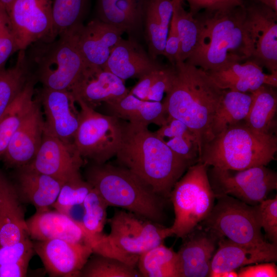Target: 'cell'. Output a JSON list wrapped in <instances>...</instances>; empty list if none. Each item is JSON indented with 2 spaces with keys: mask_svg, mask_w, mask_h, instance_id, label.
Segmentation results:
<instances>
[{
  "mask_svg": "<svg viewBox=\"0 0 277 277\" xmlns=\"http://www.w3.org/2000/svg\"><path fill=\"white\" fill-rule=\"evenodd\" d=\"M124 167L168 199L176 182L192 164L173 152L147 126L123 124L121 145L116 154Z\"/></svg>",
  "mask_w": 277,
  "mask_h": 277,
  "instance_id": "6da1fadb",
  "label": "cell"
},
{
  "mask_svg": "<svg viewBox=\"0 0 277 277\" xmlns=\"http://www.w3.org/2000/svg\"><path fill=\"white\" fill-rule=\"evenodd\" d=\"M174 67L171 86L162 102L168 116L181 121L194 133L200 155L214 137L212 121L225 90L198 67L182 61H177Z\"/></svg>",
  "mask_w": 277,
  "mask_h": 277,
  "instance_id": "7a4b0ae2",
  "label": "cell"
},
{
  "mask_svg": "<svg viewBox=\"0 0 277 277\" xmlns=\"http://www.w3.org/2000/svg\"><path fill=\"white\" fill-rule=\"evenodd\" d=\"M208 12L197 18L200 26L198 44L185 62L209 71L250 59L244 7Z\"/></svg>",
  "mask_w": 277,
  "mask_h": 277,
  "instance_id": "3957f363",
  "label": "cell"
},
{
  "mask_svg": "<svg viewBox=\"0 0 277 277\" xmlns=\"http://www.w3.org/2000/svg\"><path fill=\"white\" fill-rule=\"evenodd\" d=\"M85 177L108 206L121 208L161 224L164 222L167 199L127 168L91 163L86 168Z\"/></svg>",
  "mask_w": 277,
  "mask_h": 277,
  "instance_id": "277c9868",
  "label": "cell"
},
{
  "mask_svg": "<svg viewBox=\"0 0 277 277\" xmlns=\"http://www.w3.org/2000/svg\"><path fill=\"white\" fill-rule=\"evenodd\" d=\"M277 137L275 133H261L244 121L229 126L203 147L198 161L209 166L241 170L275 160Z\"/></svg>",
  "mask_w": 277,
  "mask_h": 277,
  "instance_id": "5b68a950",
  "label": "cell"
},
{
  "mask_svg": "<svg viewBox=\"0 0 277 277\" xmlns=\"http://www.w3.org/2000/svg\"><path fill=\"white\" fill-rule=\"evenodd\" d=\"M110 233L97 236L91 247L93 253L119 260L136 268L138 257L174 235L170 227L125 210H115L107 220Z\"/></svg>",
  "mask_w": 277,
  "mask_h": 277,
  "instance_id": "8992f818",
  "label": "cell"
},
{
  "mask_svg": "<svg viewBox=\"0 0 277 277\" xmlns=\"http://www.w3.org/2000/svg\"><path fill=\"white\" fill-rule=\"evenodd\" d=\"M29 47L26 51L29 67L43 87L69 90L87 66L71 30Z\"/></svg>",
  "mask_w": 277,
  "mask_h": 277,
  "instance_id": "52a82bcc",
  "label": "cell"
},
{
  "mask_svg": "<svg viewBox=\"0 0 277 277\" xmlns=\"http://www.w3.org/2000/svg\"><path fill=\"white\" fill-rule=\"evenodd\" d=\"M209 167L200 162L191 165L171 191L174 220L170 227L178 238L183 239L191 232L213 207L215 195L208 179Z\"/></svg>",
  "mask_w": 277,
  "mask_h": 277,
  "instance_id": "ba28073f",
  "label": "cell"
},
{
  "mask_svg": "<svg viewBox=\"0 0 277 277\" xmlns=\"http://www.w3.org/2000/svg\"><path fill=\"white\" fill-rule=\"evenodd\" d=\"M216 203L202 227L219 239L243 245L266 243L261 231L258 205L247 204L227 195H215Z\"/></svg>",
  "mask_w": 277,
  "mask_h": 277,
  "instance_id": "9c48e42d",
  "label": "cell"
},
{
  "mask_svg": "<svg viewBox=\"0 0 277 277\" xmlns=\"http://www.w3.org/2000/svg\"><path fill=\"white\" fill-rule=\"evenodd\" d=\"M79 124L73 143L84 160L103 164L115 156L122 140L123 124L113 115H105L81 101Z\"/></svg>",
  "mask_w": 277,
  "mask_h": 277,
  "instance_id": "30bf717a",
  "label": "cell"
},
{
  "mask_svg": "<svg viewBox=\"0 0 277 277\" xmlns=\"http://www.w3.org/2000/svg\"><path fill=\"white\" fill-rule=\"evenodd\" d=\"M208 179L215 195H227L255 206L277 189L276 172L261 165L241 170L211 167Z\"/></svg>",
  "mask_w": 277,
  "mask_h": 277,
  "instance_id": "8fae6325",
  "label": "cell"
},
{
  "mask_svg": "<svg viewBox=\"0 0 277 277\" xmlns=\"http://www.w3.org/2000/svg\"><path fill=\"white\" fill-rule=\"evenodd\" d=\"M18 51L52 36V0H14L6 8Z\"/></svg>",
  "mask_w": 277,
  "mask_h": 277,
  "instance_id": "7c38bea8",
  "label": "cell"
},
{
  "mask_svg": "<svg viewBox=\"0 0 277 277\" xmlns=\"http://www.w3.org/2000/svg\"><path fill=\"white\" fill-rule=\"evenodd\" d=\"M244 28L250 58L277 74V13L265 6L251 7Z\"/></svg>",
  "mask_w": 277,
  "mask_h": 277,
  "instance_id": "4fadbf2b",
  "label": "cell"
},
{
  "mask_svg": "<svg viewBox=\"0 0 277 277\" xmlns=\"http://www.w3.org/2000/svg\"><path fill=\"white\" fill-rule=\"evenodd\" d=\"M43 109L44 132L60 140L73 143L80 120V110L68 90L43 87L36 92Z\"/></svg>",
  "mask_w": 277,
  "mask_h": 277,
  "instance_id": "5bb4252c",
  "label": "cell"
},
{
  "mask_svg": "<svg viewBox=\"0 0 277 277\" xmlns=\"http://www.w3.org/2000/svg\"><path fill=\"white\" fill-rule=\"evenodd\" d=\"M83 164L84 159L73 143L64 142L44 132L36 155L27 165L63 184L80 175Z\"/></svg>",
  "mask_w": 277,
  "mask_h": 277,
  "instance_id": "9a60e30c",
  "label": "cell"
},
{
  "mask_svg": "<svg viewBox=\"0 0 277 277\" xmlns=\"http://www.w3.org/2000/svg\"><path fill=\"white\" fill-rule=\"evenodd\" d=\"M34 252L50 276L78 277L93 253L90 246L60 239L33 242Z\"/></svg>",
  "mask_w": 277,
  "mask_h": 277,
  "instance_id": "2e32d148",
  "label": "cell"
},
{
  "mask_svg": "<svg viewBox=\"0 0 277 277\" xmlns=\"http://www.w3.org/2000/svg\"><path fill=\"white\" fill-rule=\"evenodd\" d=\"M69 91L76 101H81L95 109L102 103L123 98L130 90L124 81L104 66H86Z\"/></svg>",
  "mask_w": 277,
  "mask_h": 277,
  "instance_id": "e0dca14e",
  "label": "cell"
},
{
  "mask_svg": "<svg viewBox=\"0 0 277 277\" xmlns=\"http://www.w3.org/2000/svg\"><path fill=\"white\" fill-rule=\"evenodd\" d=\"M35 98L33 107L0 157L10 168L15 169L29 165L34 159L42 144L44 118L41 105L36 96Z\"/></svg>",
  "mask_w": 277,
  "mask_h": 277,
  "instance_id": "ac0fdd59",
  "label": "cell"
},
{
  "mask_svg": "<svg viewBox=\"0 0 277 277\" xmlns=\"http://www.w3.org/2000/svg\"><path fill=\"white\" fill-rule=\"evenodd\" d=\"M71 30L85 64L94 67L104 66L124 33L121 30L98 18Z\"/></svg>",
  "mask_w": 277,
  "mask_h": 277,
  "instance_id": "d6986e66",
  "label": "cell"
},
{
  "mask_svg": "<svg viewBox=\"0 0 277 277\" xmlns=\"http://www.w3.org/2000/svg\"><path fill=\"white\" fill-rule=\"evenodd\" d=\"M26 223L29 235L34 241L60 239L91 247L93 236L85 230L81 221L57 210L36 211Z\"/></svg>",
  "mask_w": 277,
  "mask_h": 277,
  "instance_id": "ffe728a7",
  "label": "cell"
},
{
  "mask_svg": "<svg viewBox=\"0 0 277 277\" xmlns=\"http://www.w3.org/2000/svg\"><path fill=\"white\" fill-rule=\"evenodd\" d=\"M183 239L176 252L180 277L209 276L211 262L219 239L197 226Z\"/></svg>",
  "mask_w": 277,
  "mask_h": 277,
  "instance_id": "44dd1931",
  "label": "cell"
},
{
  "mask_svg": "<svg viewBox=\"0 0 277 277\" xmlns=\"http://www.w3.org/2000/svg\"><path fill=\"white\" fill-rule=\"evenodd\" d=\"M217 247L211 262L210 277H219L223 272L246 265L277 260V245L270 242L249 245L220 239Z\"/></svg>",
  "mask_w": 277,
  "mask_h": 277,
  "instance_id": "7402d4cb",
  "label": "cell"
},
{
  "mask_svg": "<svg viewBox=\"0 0 277 277\" xmlns=\"http://www.w3.org/2000/svg\"><path fill=\"white\" fill-rule=\"evenodd\" d=\"M13 182L0 169V245H12L29 236L25 209Z\"/></svg>",
  "mask_w": 277,
  "mask_h": 277,
  "instance_id": "603a6c76",
  "label": "cell"
},
{
  "mask_svg": "<svg viewBox=\"0 0 277 277\" xmlns=\"http://www.w3.org/2000/svg\"><path fill=\"white\" fill-rule=\"evenodd\" d=\"M220 88L245 93L254 91L263 85L276 88L277 74H266L253 60L236 62L217 69L206 71Z\"/></svg>",
  "mask_w": 277,
  "mask_h": 277,
  "instance_id": "cb8c5ba5",
  "label": "cell"
},
{
  "mask_svg": "<svg viewBox=\"0 0 277 277\" xmlns=\"http://www.w3.org/2000/svg\"><path fill=\"white\" fill-rule=\"evenodd\" d=\"M14 178V184L22 201L34 206L36 211L53 206L63 184L29 165L15 168Z\"/></svg>",
  "mask_w": 277,
  "mask_h": 277,
  "instance_id": "d4e9b609",
  "label": "cell"
},
{
  "mask_svg": "<svg viewBox=\"0 0 277 277\" xmlns=\"http://www.w3.org/2000/svg\"><path fill=\"white\" fill-rule=\"evenodd\" d=\"M160 65L134 40L121 38L104 67L125 81L140 79Z\"/></svg>",
  "mask_w": 277,
  "mask_h": 277,
  "instance_id": "484cf974",
  "label": "cell"
},
{
  "mask_svg": "<svg viewBox=\"0 0 277 277\" xmlns=\"http://www.w3.org/2000/svg\"><path fill=\"white\" fill-rule=\"evenodd\" d=\"M106 104L112 115L133 124L147 126L153 124L160 127L168 117L162 102L142 100L129 92L123 98Z\"/></svg>",
  "mask_w": 277,
  "mask_h": 277,
  "instance_id": "4316f807",
  "label": "cell"
},
{
  "mask_svg": "<svg viewBox=\"0 0 277 277\" xmlns=\"http://www.w3.org/2000/svg\"><path fill=\"white\" fill-rule=\"evenodd\" d=\"M173 0H150L146 10V35L150 56L163 55L173 15Z\"/></svg>",
  "mask_w": 277,
  "mask_h": 277,
  "instance_id": "83f0119b",
  "label": "cell"
},
{
  "mask_svg": "<svg viewBox=\"0 0 277 277\" xmlns=\"http://www.w3.org/2000/svg\"><path fill=\"white\" fill-rule=\"evenodd\" d=\"M98 19L124 32H133L141 24L142 8L139 0H97Z\"/></svg>",
  "mask_w": 277,
  "mask_h": 277,
  "instance_id": "f1b7e54d",
  "label": "cell"
},
{
  "mask_svg": "<svg viewBox=\"0 0 277 277\" xmlns=\"http://www.w3.org/2000/svg\"><path fill=\"white\" fill-rule=\"evenodd\" d=\"M36 82L32 76L24 89L0 117V157L35 102L34 86Z\"/></svg>",
  "mask_w": 277,
  "mask_h": 277,
  "instance_id": "f546056e",
  "label": "cell"
},
{
  "mask_svg": "<svg viewBox=\"0 0 277 277\" xmlns=\"http://www.w3.org/2000/svg\"><path fill=\"white\" fill-rule=\"evenodd\" d=\"M154 132L175 153L192 165L197 162L199 149L196 136L184 123L168 116L165 123Z\"/></svg>",
  "mask_w": 277,
  "mask_h": 277,
  "instance_id": "4dcf8cb0",
  "label": "cell"
},
{
  "mask_svg": "<svg viewBox=\"0 0 277 277\" xmlns=\"http://www.w3.org/2000/svg\"><path fill=\"white\" fill-rule=\"evenodd\" d=\"M274 87L264 85L251 92L252 102L245 124L261 133H275L277 96Z\"/></svg>",
  "mask_w": 277,
  "mask_h": 277,
  "instance_id": "1f68e13d",
  "label": "cell"
},
{
  "mask_svg": "<svg viewBox=\"0 0 277 277\" xmlns=\"http://www.w3.org/2000/svg\"><path fill=\"white\" fill-rule=\"evenodd\" d=\"M251 102V93L225 90L213 119L211 130L213 136L229 126L244 121Z\"/></svg>",
  "mask_w": 277,
  "mask_h": 277,
  "instance_id": "d6a6232c",
  "label": "cell"
},
{
  "mask_svg": "<svg viewBox=\"0 0 277 277\" xmlns=\"http://www.w3.org/2000/svg\"><path fill=\"white\" fill-rule=\"evenodd\" d=\"M26 50L18 51L15 64L0 69V117L13 102L32 77Z\"/></svg>",
  "mask_w": 277,
  "mask_h": 277,
  "instance_id": "836d02e7",
  "label": "cell"
},
{
  "mask_svg": "<svg viewBox=\"0 0 277 277\" xmlns=\"http://www.w3.org/2000/svg\"><path fill=\"white\" fill-rule=\"evenodd\" d=\"M136 268L141 277H180L177 253L164 243L140 255Z\"/></svg>",
  "mask_w": 277,
  "mask_h": 277,
  "instance_id": "e575fe53",
  "label": "cell"
},
{
  "mask_svg": "<svg viewBox=\"0 0 277 277\" xmlns=\"http://www.w3.org/2000/svg\"><path fill=\"white\" fill-rule=\"evenodd\" d=\"M182 0H173L174 19L181 42L177 61L185 62L195 50L200 33L197 18L184 9Z\"/></svg>",
  "mask_w": 277,
  "mask_h": 277,
  "instance_id": "d590c367",
  "label": "cell"
},
{
  "mask_svg": "<svg viewBox=\"0 0 277 277\" xmlns=\"http://www.w3.org/2000/svg\"><path fill=\"white\" fill-rule=\"evenodd\" d=\"M89 0H52L53 38L81 24Z\"/></svg>",
  "mask_w": 277,
  "mask_h": 277,
  "instance_id": "8d00e7d4",
  "label": "cell"
},
{
  "mask_svg": "<svg viewBox=\"0 0 277 277\" xmlns=\"http://www.w3.org/2000/svg\"><path fill=\"white\" fill-rule=\"evenodd\" d=\"M141 277L135 267L119 260L92 253L78 277Z\"/></svg>",
  "mask_w": 277,
  "mask_h": 277,
  "instance_id": "74e56055",
  "label": "cell"
},
{
  "mask_svg": "<svg viewBox=\"0 0 277 277\" xmlns=\"http://www.w3.org/2000/svg\"><path fill=\"white\" fill-rule=\"evenodd\" d=\"M83 215L81 222L85 230L93 236L103 233L107 222V208L105 200L93 187L83 204Z\"/></svg>",
  "mask_w": 277,
  "mask_h": 277,
  "instance_id": "f35d334b",
  "label": "cell"
},
{
  "mask_svg": "<svg viewBox=\"0 0 277 277\" xmlns=\"http://www.w3.org/2000/svg\"><path fill=\"white\" fill-rule=\"evenodd\" d=\"M93 187L81 174L64 182L53 206L56 210L67 214L73 207L82 205Z\"/></svg>",
  "mask_w": 277,
  "mask_h": 277,
  "instance_id": "ab89813d",
  "label": "cell"
},
{
  "mask_svg": "<svg viewBox=\"0 0 277 277\" xmlns=\"http://www.w3.org/2000/svg\"><path fill=\"white\" fill-rule=\"evenodd\" d=\"M34 253L33 242L30 236L12 245H0V266L30 262Z\"/></svg>",
  "mask_w": 277,
  "mask_h": 277,
  "instance_id": "60d3db41",
  "label": "cell"
},
{
  "mask_svg": "<svg viewBox=\"0 0 277 277\" xmlns=\"http://www.w3.org/2000/svg\"><path fill=\"white\" fill-rule=\"evenodd\" d=\"M18 51L5 7L0 3V69L5 68L8 58Z\"/></svg>",
  "mask_w": 277,
  "mask_h": 277,
  "instance_id": "b9f144b4",
  "label": "cell"
},
{
  "mask_svg": "<svg viewBox=\"0 0 277 277\" xmlns=\"http://www.w3.org/2000/svg\"><path fill=\"white\" fill-rule=\"evenodd\" d=\"M260 223L270 243L277 245V196L258 205Z\"/></svg>",
  "mask_w": 277,
  "mask_h": 277,
  "instance_id": "7bdbcfd3",
  "label": "cell"
},
{
  "mask_svg": "<svg viewBox=\"0 0 277 277\" xmlns=\"http://www.w3.org/2000/svg\"><path fill=\"white\" fill-rule=\"evenodd\" d=\"M193 15L201 10L214 11L237 7H244L243 0H185Z\"/></svg>",
  "mask_w": 277,
  "mask_h": 277,
  "instance_id": "ee69618b",
  "label": "cell"
},
{
  "mask_svg": "<svg viewBox=\"0 0 277 277\" xmlns=\"http://www.w3.org/2000/svg\"><path fill=\"white\" fill-rule=\"evenodd\" d=\"M238 277H276L277 267L274 262L248 265L240 268Z\"/></svg>",
  "mask_w": 277,
  "mask_h": 277,
  "instance_id": "f6af8a7d",
  "label": "cell"
},
{
  "mask_svg": "<svg viewBox=\"0 0 277 277\" xmlns=\"http://www.w3.org/2000/svg\"><path fill=\"white\" fill-rule=\"evenodd\" d=\"M180 48V37L174 21L172 17L163 55L168 60L173 66L175 65L178 60Z\"/></svg>",
  "mask_w": 277,
  "mask_h": 277,
  "instance_id": "bcb514c9",
  "label": "cell"
},
{
  "mask_svg": "<svg viewBox=\"0 0 277 277\" xmlns=\"http://www.w3.org/2000/svg\"><path fill=\"white\" fill-rule=\"evenodd\" d=\"M29 262L0 266V277H23L27 275Z\"/></svg>",
  "mask_w": 277,
  "mask_h": 277,
  "instance_id": "7dc6e473",
  "label": "cell"
},
{
  "mask_svg": "<svg viewBox=\"0 0 277 277\" xmlns=\"http://www.w3.org/2000/svg\"><path fill=\"white\" fill-rule=\"evenodd\" d=\"M264 6L277 13V0H258Z\"/></svg>",
  "mask_w": 277,
  "mask_h": 277,
  "instance_id": "c3c4849f",
  "label": "cell"
},
{
  "mask_svg": "<svg viewBox=\"0 0 277 277\" xmlns=\"http://www.w3.org/2000/svg\"><path fill=\"white\" fill-rule=\"evenodd\" d=\"M219 277H238L237 270H230L222 273Z\"/></svg>",
  "mask_w": 277,
  "mask_h": 277,
  "instance_id": "681fc988",
  "label": "cell"
},
{
  "mask_svg": "<svg viewBox=\"0 0 277 277\" xmlns=\"http://www.w3.org/2000/svg\"><path fill=\"white\" fill-rule=\"evenodd\" d=\"M14 0H0V3L2 4L5 8L8 7Z\"/></svg>",
  "mask_w": 277,
  "mask_h": 277,
  "instance_id": "f907efd6",
  "label": "cell"
}]
</instances>
